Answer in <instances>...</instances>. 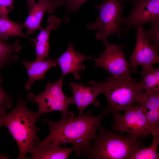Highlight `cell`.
I'll return each instance as SVG.
<instances>
[{
	"label": "cell",
	"instance_id": "obj_1",
	"mask_svg": "<svg viewBox=\"0 0 159 159\" xmlns=\"http://www.w3.org/2000/svg\"><path fill=\"white\" fill-rule=\"evenodd\" d=\"M105 116L102 111L97 116L93 115L90 109L85 114L74 117V115L62 116L57 121L45 118L50 131L48 136L41 142L60 145L72 144L78 156H83L90 148V143Z\"/></svg>",
	"mask_w": 159,
	"mask_h": 159
},
{
	"label": "cell",
	"instance_id": "obj_2",
	"mask_svg": "<svg viewBox=\"0 0 159 159\" xmlns=\"http://www.w3.org/2000/svg\"><path fill=\"white\" fill-rule=\"evenodd\" d=\"M88 83L100 89L105 95L107 106L102 111L105 116L125 111L135 103L141 105L146 95L141 82H138L131 75L109 76L103 82L90 80Z\"/></svg>",
	"mask_w": 159,
	"mask_h": 159
},
{
	"label": "cell",
	"instance_id": "obj_3",
	"mask_svg": "<svg viewBox=\"0 0 159 159\" xmlns=\"http://www.w3.org/2000/svg\"><path fill=\"white\" fill-rule=\"evenodd\" d=\"M18 102L10 112L0 116V127H6L16 141L19 150L18 159H27L26 153L40 142L36 125L41 115L31 110L23 98L17 96Z\"/></svg>",
	"mask_w": 159,
	"mask_h": 159
},
{
	"label": "cell",
	"instance_id": "obj_4",
	"mask_svg": "<svg viewBox=\"0 0 159 159\" xmlns=\"http://www.w3.org/2000/svg\"><path fill=\"white\" fill-rule=\"evenodd\" d=\"M94 143L83 156L88 159H130L140 149L145 147L140 137L126 136L108 130L101 124Z\"/></svg>",
	"mask_w": 159,
	"mask_h": 159
},
{
	"label": "cell",
	"instance_id": "obj_5",
	"mask_svg": "<svg viewBox=\"0 0 159 159\" xmlns=\"http://www.w3.org/2000/svg\"><path fill=\"white\" fill-rule=\"evenodd\" d=\"M94 7L98 10L99 16L94 23L87 24L86 26L96 30V38L106 46L109 44L107 39L110 35L114 34L118 38L120 37L125 6L120 0H103L101 4H97Z\"/></svg>",
	"mask_w": 159,
	"mask_h": 159
},
{
	"label": "cell",
	"instance_id": "obj_6",
	"mask_svg": "<svg viewBox=\"0 0 159 159\" xmlns=\"http://www.w3.org/2000/svg\"><path fill=\"white\" fill-rule=\"evenodd\" d=\"M147 109L143 105L132 106L124 111L121 115L120 113L112 114L113 124L111 130L119 131L123 135L127 132L133 136L146 138L153 131L146 116Z\"/></svg>",
	"mask_w": 159,
	"mask_h": 159
},
{
	"label": "cell",
	"instance_id": "obj_7",
	"mask_svg": "<svg viewBox=\"0 0 159 159\" xmlns=\"http://www.w3.org/2000/svg\"><path fill=\"white\" fill-rule=\"evenodd\" d=\"M63 79L60 77L55 82H47L45 90L39 95L32 92L27 95V101L38 105L37 112L41 116L54 111L61 112L62 116L74 115L68 110L69 105L73 104V102L72 97L67 96L63 92Z\"/></svg>",
	"mask_w": 159,
	"mask_h": 159
},
{
	"label": "cell",
	"instance_id": "obj_8",
	"mask_svg": "<svg viewBox=\"0 0 159 159\" xmlns=\"http://www.w3.org/2000/svg\"><path fill=\"white\" fill-rule=\"evenodd\" d=\"M133 8L121 23L122 32L127 34L131 28L143 26L145 23L159 19V0H132Z\"/></svg>",
	"mask_w": 159,
	"mask_h": 159
},
{
	"label": "cell",
	"instance_id": "obj_9",
	"mask_svg": "<svg viewBox=\"0 0 159 159\" xmlns=\"http://www.w3.org/2000/svg\"><path fill=\"white\" fill-rule=\"evenodd\" d=\"M136 29V42L129 63L131 71L133 73L136 72L138 66H142L143 69H148L151 68L152 64L159 63V48L148 42L143 26Z\"/></svg>",
	"mask_w": 159,
	"mask_h": 159
},
{
	"label": "cell",
	"instance_id": "obj_10",
	"mask_svg": "<svg viewBox=\"0 0 159 159\" xmlns=\"http://www.w3.org/2000/svg\"><path fill=\"white\" fill-rule=\"evenodd\" d=\"M122 49L118 44H108L98 57L93 58L95 67L103 68L112 75H131L129 63Z\"/></svg>",
	"mask_w": 159,
	"mask_h": 159
},
{
	"label": "cell",
	"instance_id": "obj_11",
	"mask_svg": "<svg viewBox=\"0 0 159 159\" xmlns=\"http://www.w3.org/2000/svg\"><path fill=\"white\" fill-rule=\"evenodd\" d=\"M54 59L61 69V78H63L67 74L72 73L75 79L79 80L81 77L80 71L85 70L86 68L82 64L83 61L86 59H93V58L79 53L74 50L73 44L69 42L65 52L59 57Z\"/></svg>",
	"mask_w": 159,
	"mask_h": 159
},
{
	"label": "cell",
	"instance_id": "obj_12",
	"mask_svg": "<svg viewBox=\"0 0 159 159\" xmlns=\"http://www.w3.org/2000/svg\"><path fill=\"white\" fill-rule=\"evenodd\" d=\"M69 85L72 90V97L73 104L78 109V115L83 114L84 110L89 105H92L95 107L99 106L100 103L97 98L102 93L100 89L86 86L80 83H76L72 82Z\"/></svg>",
	"mask_w": 159,
	"mask_h": 159
},
{
	"label": "cell",
	"instance_id": "obj_13",
	"mask_svg": "<svg viewBox=\"0 0 159 159\" xmlns=\"http://www.w3.org/2000/svg\"><path fill=\"white\" fill-rule=\"evenodd\" d=\"M58 5L52 0L38 1L29 9V14L24 23L23 27L27 29L28 35L32 34L36 30L42 29L41 22L44 14L47 12L52 13Z\"/></svg>",
	"mask_w": 159,
	"mask_h": 159
},
{
	"label": "cell",
	"instance_id": "obj_14",
	"mask_svg": "<svg viewBox=\"0 0 159 159\" xmlns=\"http://www.w3.org/2000/svg\"><path fill=\"white\" fill-rule=\"evenodd\" d=\"M74 147H62L52 143H43L41 141L28 152L31 159H67L74 150Z\"/></svg>",
	"mask_w": 159,
	"mask_h": 159
},
{
	"label": "cell",
	"instance_id": "obj_15",
	"mask_svg": "<svg viewBox=\"0 0 159 159\" xmlns=\"http://www.w3.org/2000/svg\"><path fill=\"white\" fill-rule=\"evenodd\" d=\"M47 21V26L40 30L36 37L29 39L33 42L35 46L36 59H45L49 57L50 49L49 39L50 32L56 30L61 22L60 19L55 15L49 17Z\"/></svg>",
	"mask_w": 159,
	"mask_h": 159
},
{
	"label": "cell",
	"instance_id": "obj_16",
	"mask_svg": "<svg viewBox=\"0 0 159 159\" xmlns=\"http://www.w3.org/2000/svg\"><path fill=\"white\" fill-rule=\"evenodd\" d=\"M22 63L25 67L28 76L25 85V87L27 90L31 89L32 84L35 81L44 79V75L52 67L57 65L56 61L51 59L49 56L46 59H36L31 62L23 60Z\"/></svg>",
	"mask_w": 159,
	"mask_h": 159
},
{
	"label": "cell",
	"instance_id": "obj_17",
	"mask_svg": "<svg viewBox=\"0 0 159 159\" xmlns=\"http://www.w3.org/2000/svg\"><path fill=\"white\" fill-rule=\"evenodd\" d=\"M143 104L148 111L146 112L147 119L152 126L153 132H159V94L146 96Z\"/></svg>",
	"mask_w": 159,
	"mask_h": 159
},
{
	"label": "cell",
	"instance_id": "obj_18",
	"mask_svg": "<svg viewBox=\"0 0 159 159\" xmlns=\"http://www.w3.org/2000/svg\"><path fill=\"white\" fill-rule=\"evenodd\" d=\"M3 41L0 40V70L9 64L18 61L19 57L16 53L21 48L18 39L11 44Z\"/></svg>",
	"mask_w": 159,
	"mask_h": 159
},
{
	"label": "cell",
	"instance_id": "obj_19",
	"mask_svg": "<svg viewBox=\"0 0 159 159\" xmlns=\"http://www.w3.org/2000/svg\"><path fill=\"white\" fill-rule=\"evenodd\" d=\"M139 73L143 79V89L146 94L148 95L159 94V68L152 67L148 69H142Z\"/></svg>",
	"mask_w": 159,
	"mask_h": 159
},
{
	"label": "cell",
	"instance_id": "obj_20",
	"mask_svg": "<svg viewBox=\"0 0 159 159\" xmlns=\"http://www.w3.org/2000/svg\"><path fill=\"white\" fill-rule=\"evenodd\" d=\"M22 24H19L10 20L7 16H0V40L6 41L12 36L21 37L29 39L22 31Z\"/></svg>",
	"mask_w": 159,
	"mask_h": 159
},
{
	"label": "cell",
	"instance_id": "obj_21",
	"mask_svg": "<svg viewBox=\"0 0 159 159\" xmlns=\"http://www.w3.org/2000/svg\"><path fill=\"white\" fill-rule=\"evenodd\" d=\"M153 141L148 148L145 147L139 149L130 159H158L157 148L159 144V135H153Z\"/></svg>",
	"mask_w": 159,
	"mask_h": 159
},
{
	"label": "cell",
	"instance_id": "obj_22",
	"mask_svg": "<svg viewBox=\"0 0 159 159\" xmlns=\"http://www.w3.org/2000/svg\"><path fill=\"white\" fill-rule=\"evenodd\" d=\"M144 30L145 36L148 42L159 48V19L151 22L149 29Z\"/></svg>",
	"mask_w": 159,
	"mask_h": 159
},
{
	"label": "cell",
	"instance_id": "obj_23",
	"mask_svg": "<svg viewBox=\"0 0 159 159\" xmlns=\"http://www.w3.org/2000/svg\"><path fill=\"white\" fill-rule=\"evenodd\" d=\"M3 81L2 76L0 75V110L10 108L13 105L12 97L4 91L1 86Z\"/></svg>",
	"mask_w": 159,
	"mask_h": 159
},
{
	"label": "cell",
	"instance_id": "obj_24",
	"mask_svg": "<svg viewBox=\"0 0 159 159\" xmlns=\"http://www.w3.org/2000/svg\"><path fill=\"white\" fill-rule=\"evenodd\" d=\"M88 0H62L63 5L66 7L67 15L72 11H78L80 6Z\"/></svg>",
	"mask_w": 159,
	"mask_h": 159
},
{
	"label": "cell",
	"instance_id": "obj_25",
	"mask_svg": "<svg viewBox=\"0 0 159 159\" xmlns=\"http://www.w3.org/2000/svg\"><path fill=\"white\" fill-rule=\"evenodd\" d=\"M14 0H0V16H7L14 8Z\"/></svg>",
	"mask_w": 159,
	"mask_h": 159
},
{
	"label": "cell",
	"instance_id": "obj_26",
	"mask_svg": "<svg viewBox=\"0 0 159 159\" xmlns=\"http://www.w3.org/2000/svg\"><path fill=\"white\" fill-rule=\"evenodd\" d=\"M28 3L29 9L33 7L36 3L35 0H26Z\"/></svg>",
	"mask_w": 159,
	"mask_h": 159
},
{
	"label": "cell",
	"instance_id": "obj_27",
	"mask_svg": "<svg viewBox=\"0 0 159 159\" xmlns=\"http://www.w3.org/2000/svg\"><path fill=\"white\" fill-rule=\"evenodd\" d=\"M59 6H63V4L62 0H52Z\"/></svg>",
	"mask_w": 159,
	"mask_h": 159
},
{
	"label": "cell",
	"instance_id": "obj_28",
	"mask_svg": "<svg viewBox=\"0 0 159 159\" xmlns=\"http://www.w3.org/2000/svg\"><path fill=\"white\" fill-rule=\"evenodd\" d=\"M6 109H2L0 110V116L3 113L5 112Z\"/></svg>",
	"mask_w": 159,
	"mask_h": 159
},
{
	"label": "cell",
	"instance_id": "obj_29",
	"mask_svg": "<svg viewBox=\"0 0 159 159\" xmlns=\"http://www.w3.org/2000/svg\"><path fill=\"white\" fill-rule=\"evenodd\" d=\"M7 157L1 154H0V159H8Z\"/></svg>",
	"mask_w": 159,
	"mask_h": 159
},
{
	"label": "cell",
	"instance_id": "obj_30",
	"mask_svg": "<svg viewBox=\"0 0 159 159\" xmlns=\"http://www.w3.org/2000/svg\"><path fill=\"white\" fill-rule=\"evenodd\" d=\"M124 1H131L132 0H122Z\"/></svg>",
	"mask_w": 159,
	"mask_h": 159
},
{
	"label": "cell",
	"instance_id": "obj_31",
	"mask_svg": "<svg viewBox=\"0 0 159 159\" xmlns=\"http://www.w3.org/2000/svg\"><path fill=\"white\" fill-rule=\"evenodd\" d=\"M46 0H38V1H44Z\"/></svg>",
	"mask_w": 159,
	"mask_h": 159
}]
</instances>
